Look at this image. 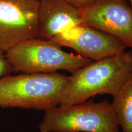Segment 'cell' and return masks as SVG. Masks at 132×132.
<instances>
[{"instance_id": "6da1fadb", "label": "cell", "mask_w": 132, "mask_h": 132, "mask_svg": "<svg viewBox=\"0 0 132 132\" xmlns=\"http://www.w3.org/2000/svg\"><path fill=\"white\" fill-rule=\"evenodd\" d=\"M132 72V53L121 52L92 61L72 73L59 106L86 102L97 95L114 97Z\"/></svg>"}, {"instance_id": "7a4b0ae2", "label": "cell", "mask_w": 132, "mask_h": 132, "mask_svg": "<svg viewBox=\"0 0 132 132\" xmlns=\"http://www.w3.org/2000/svg\"><path fill=\"white\" fill-rule=\"evenodd\" d=\"M69 76L20 73L0 79V107L46 111L59 106Z\"/></svg>"}, {"instance_id": "3957f363", "label": "cell", "mask_w": 132, "mask_h": 132, "mask_svg": "<svg viewBox=\"0 0 132 132\" xmlns=\"http://www.w3.org/2000/svg\"><path fill=\"white\" fill-rule=\"evenodd\" d=\"M119 124L107 100L57 106L45 111L39 132H119Z\"/></svg>"}, {"instance_id": "277c9868", "label": "cell", "mask_w": 132, "mask_h": 132, "mask_svg": "<svg viewBox=\"0 0 132 132\" xmlns=\"http://www.w3.org/2000/svg\"><path fill=\"white\" fill-rule=\"evenodd\" d=\"M5 54L13 72L20 73H50L60 70L73 73L92 62L65 52L52 41L37 37L16 44Z\"/></svg>"}, {"instance_id": "5b68a950", "label": "cell", "mask_w": 132, "mask_h": 132, "mask_svg": "<svg viewBox=\"0 0 132 132\" xmlns=\"http://www.w3.org/2000/svg\"><path fill=\"white\" fill-rule=\"evenodd\" d=\"M39 0H0V50L37 37Z\"/></svg>"}, {"instance_id": "8992f818", "label": "cell", "mask_w": 132, "mask_h": 132, "mask_svg": "<svg viewBox=\"0 0 132 132\" xmlns=\"http://www.w3.org/2000/svg\"><path fill=\"white\" fill-rule=\"evenodd\" d=\"M80 11L82 24L113 36L132 48V6L127 0H99Z\"/></svg>"}, {"instance_id": "52a82bcc", "label": "cell", "mask_w": 132, "mask_h": 132, "mask_svg": "<svg viewBox=\"0 0 132 132\" xmlns=\"http://www.w3.org/2000/svg\"><path fill=\"white\" fill-rule=\"evenodd\" d=\"M51 41L60 47L70 48L78 55L92 61L116 55L127 48L113 36L85 24L64 31Z\"/></svg>"}, {"instance_id": "ba28073f", "label": "cell", "mask_w": 132, "mask_h": 132, "mask_svg": "<svg viewBox=\"0 0 132 132\" xmlns=\"http://www.w3.org/2000/svg\"><path fill=\"white\" fill-rule=\"evenodd\" d=\"M82 24L81 11L64 0H39L37 37L52 40L74 26Z\"/></svg>"}, {"instance_id": "9c48e42d", "label": "cell", "mask_w": 132, "mask_h": 132, "mask_svg": "<svg viewBox=\"0 0 132 132\" xmlns=\"http://www.w3.org/2000/svg\"><path fill=\"white\" fill-rule=\"evenodd\" d=\"M111 106L122 132H132V72L113 97Z\"/></svg>"}, {"instance_id": "30bf717a", "label": "cell", "mask_w": 132, "mask_h": 132, "mask_svg": "<svg viewBox=\"0 0 132 132\" xmlns=\"http://www.w3.org/2000/svg\"><path fill=\"white\" fill-rule=\"evenodd\" d=\"M12 72V68L6 58L5 53L0 50V79L10 75Z\"/></svg>"}, {"instance_id": "8fae6325", "label": "cell", "mask_w": 132, "mask_h": 132, "mask_svg": "<svg viewBox=\"0 0 132 132\" xmlns=\"http://www.w3.org/2000/svg\"><path fill=\"white\" fill-rule=\"evenodd\" d=\"M64 1L76 9L82 10L90 7L99 0H64Z\"/></svg>"}, {"instance_id": "7c38bea8", "label": "cell", "mask_w": 132, "mask_h": 132, "mask_svg": "<svg viewBox=\"0 0 132 132\" xmlns=\"http://www.w3.org/2000/svg\"><path fill=\"white\" fill-rule=\"evenodd\" d=\"M130 3H131V5L132 6V0H130Z\"/></svg>"}]
</instances>
